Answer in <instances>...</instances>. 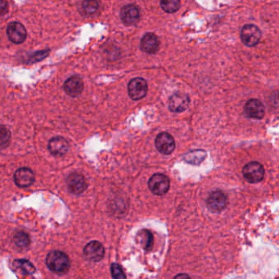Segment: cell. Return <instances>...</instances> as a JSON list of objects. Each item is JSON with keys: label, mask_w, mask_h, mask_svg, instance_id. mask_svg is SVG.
Returning a JSON list of instances; mask_svg holds the SVG:
<instances>
[{"label": "cell", "mask_w": 279, "mask_h": 279, "mask_svg": "<svg viewBox=\"0 0 279 279\" xmlns=\"http://www.w3.org/2000/svg\"><path fill=\"white\" fill-rule=\"evenodd\" d=\"M190 99L187 95L178 92L171 97L169 100V108L173 112L180 113L189 107Z\"/></svg>", "instance_id": "8fae6325"}, {"label": "cell", "mask_w": 279, "mask_h": 279, "mask_svg": "<svg viewBox=\"0 0 279 279\" xmlns=\"http://www.w3.org/2000/svg\"><path fill=\"white\" fill-rule=\"evenodd\" d=\"M82 9L86 15H92L99 9L98 0H84L82 4Z\"/></svg>", "instance_id": "cb8c5ba5"}, {"label": "cell", "mask_w": 279, "mask_h": 279, "mask_svg": "<svg viewBox=\"0 0 279 279\" xmlns=\"http://www.w3.org/2000/svg\"><path fill=\"white\" fill-rule=\"evenodd\" d=\"M69 144L62 137H53L49 143V150L55 156H63L68 152Z\"/></svg>", "instance_id": "e0dca14e"}, {"label": "cell", "mask_w": 279, "mask_h": 279, "mask_svg": "<svg viewBox=\"0 0 279 279\" xmlns=\"http://www.w3.org/2000/svg\"><path fill=\"white\" fill-rule=\"evenodd\" d=\"M261 32L257 26L246 25L241 31V39L245 45L254 47L261 40Z\"/></svg>", "instance_id": "5b68a950"}, {"label": "cell", "mask_w": 279, "mask_h": 279, "mask_svg": "<svg viewBox=\"0 0 279 279\" xmlns=\"http://www.w3.org/2000/svg\"><path fill=\"white\" fill-rule=\"evenodd\" d=\"M148 84L146 80L143 78L133 79L128 84V92L133 100H140L146 96L148 92Z\"/></svg>", "instance_id": "277c9868"}, {"label": "cell", "mask_w": 279, "mask_h": 279, "mask_svg": "<svg viewBox=\"0 0 279 279\" xmlns=\"http://www.w3.org/2000/svg\"><path fill=\"white\" fill-rule=\"evenodd\" d=\"M244 111L246 115L252 119L261 120L265 117V107L258 99L249 100L245 105Z\"/></svg>", "instance_id": "4fadbf2b"}, {"label": "cell", "mask_w": 279, "mask_h": 279, "mask_svg": "<svg viewBox=\"0 0 279 279\" xmlns=\"http://www.w3.org/2000/svg\"><path fill=\"white\" fill-rule=\"evenodd\" d=\"M206 203L212 212H220L228 205V198L223 192L215 191L210 194Z\"/></svg>", "instance_id": "30bf717a"}, {"label": "cell", "mask_w": 279, "mask_h": 279, "mask_svg": "<svg viewBox=\"0 0 279 279\" xmlns=\"http://www.w3.org/2000/svg\"><path fill=\"white\" fill-rule=\"evenodd\" d=\"M9 11V5L6 0H0V17L5 16Z\"/></svg>", "instance_id": "484cf974"}, {"label": "cell", "mask_w": 279, "mask_h": 279, "mask_svg": "<svg viewBox=\"0 0 279 279\" xmlns=\"http://www.w3.org/2000/svg\"><path fill=\"white\" fill-rule=\"evenodd\" d=\"M180 5V0H160V7L167 13H176Z\"/></svg>", "instance_id": "7402d4cb"}, {"label": "cell", "mask_w": 279, "mask_h": 279, "mask_svg": "<svg viewBox=\"0 0 279 279\" xmlns=\"http://www.w3.org/2000/svg\"><path fill=\"white\" fill-rule=\"evenodd\" d=\"M121 18L125 25H134L140 18V9L135 5H125L121 9Z\"/></svg>", "instance_id": "5bb4252c"}, {"label": "cell", "mask_w": 279, "mask_h": 279, "mask_svg": "<svg viewBox=\"0 0 279 279\" xmlns=\"http://www.w3.org/2000/svg\"><path fill=\"white\" fill-rule=\"evenodd\" d=\"M205 152L202 150L192 151L184 156V160L190 164L197 165L205 158Z\"/></svg>", "instance_id": "44dd1931"}, {"label": "cell", "mask_w": 279, "mask_h": 279, "mask_svg": "<svg viewBox=\"0 0 279 279\" xmlns=\"http://www.w3.org/2000/svg\"><path fill=\"white\" fill-rule=\"evenodd\" d=\"M137 240L140 241L143 247L146 250H150L153 246V236L152 232L147 229H144L138 234Z\"/></svg>", "instance_id": "d6986e66"}, {"label": "cell", "mask_w": 279, "mask_h": 279, "mask_svg": "<svg viewBox=\"0 0 279 279\" xmlns=\"http://www.w3.org/2000/svg\"><path fill=\"white\" fill-rule=\"evenodd\" d=\"M111 275L114 278L117 279H122L125 278L126 276H125V273L123 272V269L120 266V265L118 264H112L111 267Z\"/></svg>", "instance_id": "d4e9b609"}, {"label": "cell", "mask_w": 279, "mask_h": 279, "mask_svg": "<svg viewBox=\"0 0 279 279\" xmlns=\"http://www.w3.org/2000/svg\"><path fill=\"white\" fill-rule=\"evenodd\" d=\"M46 265L52 272L57 274H65L70 269V258L66 253L54 250L49 253L46 257Z\"/></svg>", "instance_id": "6da1fadb"}, {"label": "cell", "mask_w": 279, "mask_h": 279, "mask_svg": "<svg viewBox=\"0 0 279 279\" xmlns=\"http://www.w3.org/2000/svg\"><path fill=\"white\" fill-rule=\"evenodd\" d=\"M13 242L20 248H27L31 244V238L29 234L24 231H17L13 236Z\"/></svg>", "instance_id": "ffe728a7"}, {"label": "cell", "mask_w": 279, "mask_h": 279, "mask_svg": "<svg viewBox=\"0 0 279 279\" xmlns=\"http://www.w3.org/2000/svg\"><path fill=\"white\" fill-rule=\"evenodd\" d=\"M11 132L5 125H0V149L9 146L11 142Z\"/></svg>", "instance_id": "603a6c76"}, {"label": "cell", "mask_w": 279, "mask_h": 279, "mask_svg": "<svg viewBox=\"0 0 279 279\" xmlns=\"http://www.w3.org/2000/svg\"><path fill=\"white\" fill-rule=\"evenodd\" d=\"M242 172H243L245 179L249 183H259L265 177V169L261 163L257 162V161H252L246 164Z\"/></svg>", "instance_id": "7a4b0ae2"}, {"label": "cell", "mask_w": 279, "mask_h": 279, "mask_svg": "<svg viewBox=\"0 0 279 279\" xmlns=\"http://www.w3.org/2000/svg\"><path fill=\"white\" fill-rule=\"evenodd\" d=\"M66 186L71 193L79 195L87 189L86 179L80 173H72L66 178Z\"/></svg>", "instance_id": "8992f818"}, {"label": "cell", "mask_w": 279, "mask_h": 279, "mask_svg": "<svg viewBox=\"0 0 279 279\" xmlns=\"http://www.w3.org/2000/svg\"><path fill=\"white\" fill-rule=\"evenodd\" d=\"M35 181V175L31 169L23 167L17 170L14 174V182L19 188H27Z\"/></svg>", "instance_id": "7c38bea8"}, {"label": "cell", "mask_w": 279, "mask_h": 279, "mask_svg": "<svg viewBox=\"0 0 279 279\" xmlns=\"http://www.w3.org/2000/svg\"><path fill=\"white\" fill-rule=\"evenodd\" d=\"M83 89L84 83L80 76H71L70 78H68L66 82L64 83V90L66 92V95L73 98L79 96L82 92Z\"/></svg>", "instance_id": "9a60e30c"}, {"label": "cell", "mask_w": 279, "mask_h": 279, "mask_svg": "<svg viewBox=\"0 0 279 279\" xmlns=\"http://www.w3.org/2000/svg\"><path fill=\"white\" fill-rule=\"evenodd\" d=\"M148 188L155 195H165L170 189L168 177L162 174H155L148 181Z\"/></svg>", "instance_id": "3957f363"}, {"label": "cell", "mask_w": 279, "mask_h": 279, "mask_svg": "<svg viewBox=\"0 0 279 279\" xmlns=\"http://www.w3.org/2000/svg\"><path fill=\"white\" fill-rule=\"evenodd\" d=\"M155 144H156L157 150L162 154H171L173 151L175 150V140L170 133H167V132L159 133L156 137Z\"/></svg>", "instance_id": "9c48e42d"}, {"label": "cell", "mask_w": 279, "mask_h": 279, "mask_svg": "<svg viewBox=\"0 0 279 279\" xmlns=\"http://www.w3.org/2000/svg\"><path fill=\"white\" fill-rule=\"evenodd\" d=\"M104 246L98 241H92L84 246V255L88 261L99 262L104 257Z\"/></svg>", "instance_id": "52a82bcc"}, {"label": "cell", "mask_w": 279, "mask_h": 279, "mask_svg": "<svg viewBox=\"0 0 279 279\" xmlns=\"http://www.w3.org/2000/svg\"><path fill=\"white\" fill-rule=\"evenodd\" d=\"M7 35L11 41L17 44L23 43L27 37L25 27L17 21L9 23L7 27Z\"/></svg>", "instance_id": "ba28073f"}, {"label": "cell", "mask_w": 279, "mask_h": 279, "mask_svg": "<svg viewBox=\"0 0 279 279\" xmlns=\"http://www.w3.org/2000/svg\"><path fill=\"white\" fill-rule=\"evenodd\" d=\"M141 50L147 54H156L160 48V40L157 35L153 33H147L144 35L140 43Z\"/></svg>", "instance_id": "2e32d148"}, {"label": "cell", "mask_w": 279, "mask_h": 279, "mask_svg": "<svg viewBox=\"0 0 279 279\" xmlns=\"http://www.w3.org/2000/svg\"><path fill=\"white\" fill-rule=\"evenodd\" d=\"M13 269L17 273L21 275H31L34 274L35 272V268L29 261L25 259H18L15 260L13 263Z\"/></svg>", "instance_id": "ac0fdd59"}]
</instances>
